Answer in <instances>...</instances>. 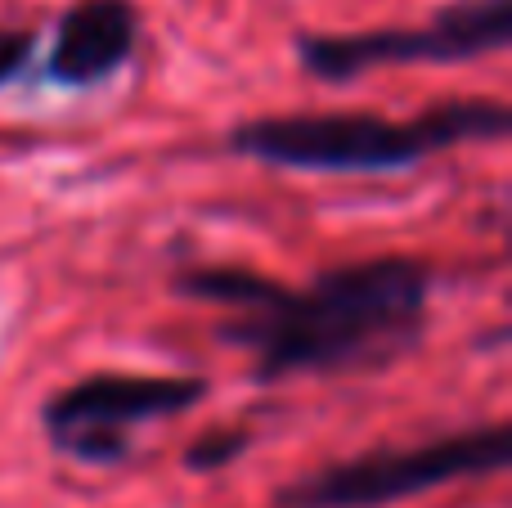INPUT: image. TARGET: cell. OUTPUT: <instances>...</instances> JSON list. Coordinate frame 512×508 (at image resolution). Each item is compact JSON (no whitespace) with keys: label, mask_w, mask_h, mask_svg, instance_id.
I'll return each instance as SVG.
<instances>
[{"label":"cell","mask_w":512,"mask_h":508,"mask_svg":"<svg viewBox=\"0 0 512 508\" xmlns=\"http://www.w3.org/2000/svg\"><path fill=\"white\" fill-rule=\"evenodd\" d=\"M432 266L418 257H373L333 266L310 288L279 293L256 311H239L221 329L256 356V378L351 374L400 360L427 324Z\"/></svg>","instance_id":"6da1fadb"},{"label":"cell","mask_w":512,"mask_h":508,"mask_svg":"<svg viewBox=\"0 0 512 508\" xmlns=\"http://www.w3.org/2000/svg\"><path fill=\"white\" fill-rule=\"evenodd\" d=\"M512 113L504 99H445L414 122H387L378 113H288L256 117L230 131V153L288 171H337L378 176L454 149L463 140H504Z\"/></svg>","instance_id":"7a4b0ae2"},{"label":"cell","mask_w":512,"mask_h":508,"mask_svg":"<svg viewBox=\"0 0 512 508\" xmlns=\"http://www.w3.org/2000/svg\"><path fill=\"white\" fill-rule=\"evenodd\" d=\"M512 464V428H468L454 437H436L423 446H382L355 455L346 464L319 468L301 482L283 486L279 508H387L396 500H414L436 486L468 482V477H495Z\"/></svg>","instance_id":"3957f363"},{"label":"cell","mask_w":512,"mask_h":508,"mask_svg":"<svg viewBox=\"0 0 512 508\" xmlns=\"http://www.w3.org/2000/svg\"><path fill=\"white\" fill-rule=\"evenodd\" d=\"M512 41V0H450L423 27H378V32H333L297 36L301 68L319 81L364 77L396 63H468L499 54Z\"/></svg>","instance_id":"277c9868"},{"label":"cell","mask_w":512,"mask_h":508,"mask_svg":"<svg viewBox=\"0 0 512 508\" xmlns=\"http://www.w3.org/2000/svg\"><path fill=\"white\" fill-rule=\"evenodd\" d=\"M207 396V378L185 374H90L63 387L41 410L45 437H63L77 428L126 432L135 423L176 419Z\"/></svg>","instance_id":"5b68a950"},{"label":"cell","mask_w":512,"mask_h":508,"mask_svg":"<svg viewBox=\"0 0 512 508\" xmlns=\"http://www.w3.org/2000/svg\"><path fill=\"white\" fill-rule=\"evenodd\" d=\"M135 36L140 14L131 0H77L54 27L45 77L59 86H95L131 59Z\"/></svg>","instance_id":"8992f818"},{"label":"cell","mask_w":512,"mask_h":508,"mask_svg":"<svg viewBox=\"0 0 512 508\" xmlns=\"http://www.w3.org/2000/svg\"><path fill=\"white\" fill-rule=\"evenodd\" d=\"M176 293L198 297V302H221L234 306V311H256L265 306L279 284L265 275H252V270H234V266H207V270H185L176 279Z\"/></svg>","instance_id":"52a82bcc"},{"label":"cell","mask_w":512,"mask_h":508,"mask_svg":"<svg viewBox=\"0 0 512 508\" xmlns=\"http://www.w3.org/2000/svg\"><path fill=\"white\" fill-rule=\"evenodd\" d=\"M248 446H252V437L243 428L207 432V437H198L194 446L185 450V468L189 473H221V468H230L234 459H243Z\"/></svg>","instance_id":"ba28073f"},{"label":"cell","mask_w":512,"mask_h":508,"mask_svg":"<svg viewBox=\"0 0 512 508\" xmlns=\"http://www.w3.org/2000/svg\"><path fill=\"white\" fill-rule=\"evenodd\" d=\"M32 50H36V32H27V27H0V86L27 68Z\"/></svg>","instance_id":"9c48e42d"}]
</instances>
